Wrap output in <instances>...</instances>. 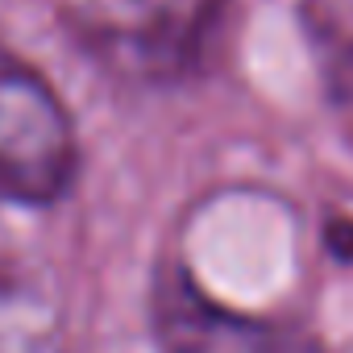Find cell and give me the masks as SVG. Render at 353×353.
<instances>
[{"mask_svg":"<svg viewBox=\"0 0 353 353\" xmlns=\"http://www.w3.org/2000/svg\"><path fill=\"white\" fill-rule=\"evenodd\" d=\"M63 30L112 75L158 83L183 75L225 0H50Z\"/></svg>","mask_w":353,"mask_h":353,"instance_id":"obj_1","label":"cell"},{"mask_svg":"<svg viewBox=\"0 0 353 353\" xmlns=\"http://www.w3.org/2000/svg\"><path fill=\"white\" fill-rule=\"evenodd\" d=\"M0 353H63L59 312L21 283L0 279Z\"/></svg>","mask_w":353,"mask_h":353,"instance_id":"obj_4","label":"cell"},{"mask_svg":"<svg viewBox=\"0 0 353 353\" xmlns=\"http://www.w3.org/2000/svg\"><path fill=\"white\" fill-rule=\"evenodd\" d=\"M75 125L54 88L0 46V200L50 204L75 179Z\"/></svg>","mask_w":353,"mask_h":353,"instance_id":"obj_2","label":"cell"},{"mask_svg":"<svg viewBox=\"0 0 353 353\" xmlns=\"http://www.w3.org/2000/svg\"><path fill=\"white\" fill-rule=\"evenodd\" d=\"M158 320L174 353H258V328L241 324L229 312H216L208 299L183 287V279L174 287H162Z\"/></svg>","mask_w":353,"mask_h":353,"instance_id":"obj_3","label":"cell"}]
</instances>
